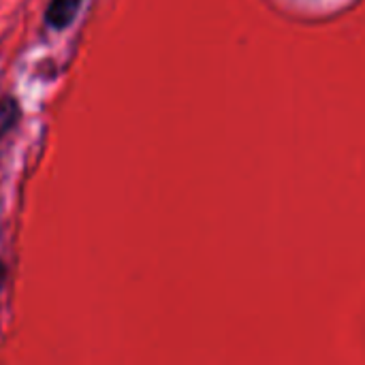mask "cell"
I'll list each match as a JSON object with an SVG mask.
<instances>
[{"mask_svg": "<svg viewBox=\"0 0 365 365\" xmlns=\"http://www.w3.org/2000/svg\"><path fill=\"white\" fill-rule=\"evenodd\" d=\"M79 4H81V0H51L47 6V13H45L47 24L56 30L66 28L75 19Z\"/></svg>", "mask_w": 365, "mask_h": 365, "instance_id": "1", "label": "cell"}, {"mask_svg": "<svg viewBox=\"0 0 365 365\" xmlns=\"http://www.w3.org/2000/svg\"><path fill=\"white\" fill-rule=\"evenodd\" d=\"M17 103L13 98H0V137L6 135L17 122Z\"/></svg>", "mask_w": 365, "mask_h": 365, "instance_id": "2", "label": "cell"}, {"mask_svg": "<svg viewBox=\"0 0 365 365\" xmlns=\"http://www.w3.org/2000/svg\"><path fill=\"white\" fill-rule=\"evenodd\" d=\"M2 276H4V269H2V265H0V282H2Z\"/></svg>", "mask_w": 365, "mask_h": 365, "instance_id": "3", "label": "cell"}]
</instances>
